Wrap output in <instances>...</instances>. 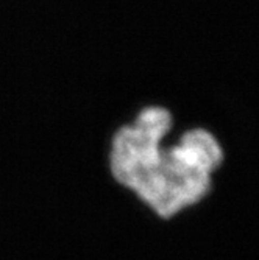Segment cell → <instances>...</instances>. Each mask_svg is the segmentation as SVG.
<instances>
[{"label":"cell","instance_id":"cell-1","mask_svg":"<svg viewBox=\"0 0 259 260\" xmlns=\"http://www.w3.org/2000/svg\"><path fill=\"white\" fill-rule=\"evenodd\" d=\"M172 129L170 109L149 105L117 128L109 145L116 181L164 218L202 201L223 162V148L209 129L191 128L167 145Z\"/></svg>","mask_w":259,"mask_h":260}]
</instances>
